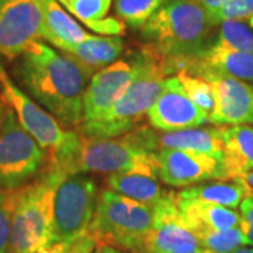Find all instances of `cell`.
<instances>
[{"mask_svg":"<svg viewBox=\"0 0 253 253\" xmlns=\"http://www.w3.org/2000/svg\"><path fill=\"white\" fill-rule=\"evenodd\" d=\"M16 72L37 103L61 124L81 128L83 97L91 78L72 58L37 41L20 56Z\"/></svg>","mask_w":253,"mask_h":253,"instance_id":"6da1fadb","label":"cell"},{"mask_svg":"<svg viewBox=\"0 0 253 253\" xmlns=\"http://www.w3.org/2000/svg\"><path fill=\"white\" fill-rule=\"evenodd\" d=\"M46 168L63 177L82 173L135 172L158 176L156 154L145 149L129 132L117 138H87L75 129L49 151Z\"/></svg>","mask_w":253,"mask_h":253,"instance_id":"7a4b0ae2","label":"cell"},{"mask_svg":"<svg viewBox=\"0 0 253 253\" xmlns=\"http://www.w3.org/2000/svg\"><path fill=\"white\" fill-rule=\"evenodd\" d=\"M135 55L138 66L131 84L100 121L79 129L83 136L109 139L124 135L139 126L161 96L166 76L173 73L168 59L148 44Z\"/></svg>","mask_w":253,"mask_h":253,"instance_id":"3957f363","label":"cell"},{"mask_svg":"<svg viewBox=\"0 0 253 253\" xmlns=\"http://www.w3.org/2000/svg\"><path fill=\"white\" fill-rule=\"evenodd\" d=\"M212 27L197 0H169L141 27V34L165 58L194 59L212 45Z\"/></svg>","mask_w":253,"mask_h":253,"instance_id":"277c9868","label":"cell"},{"mask_svg":"<svg viewBox=\"0 0 253 253\" xmlns=\"http://www.w3.org/2000/svg\"><path fill=\"white\" fill-rule=\"evenodd\" d=\"M155 222L154 204H144L113 190L101 191L89 234L97 246H114L128 253H146Z\"/></svg>","mask_w":253,"mask_h":253,"instance_id":"5b68a950","label":"cell"},{"mask_svg":"<svg viewBox=\"0 0 253 253\" xmlns=\"http://www.w3.org/2000/svg\"><path fill=\"white\" fill-rule=\"evenodd\" d=\"M62 179L45 166L36 180L20 189L7 253H38L52 244L55 191Z\"/></svg>","mask_w":253,"mask_h":253,"instance_id":"8992f818","label":"cell"},{"mask_svg":"<svg viewBox=\"0 0 253 253\" xmlns=\"http://www.w3.org/2000/svg\"><path fill=\"white\" fill-rule=\"evenodd\" d=\"M99 197L97 184L89 176L82 173L63 177L55 191L52 244L72 245L87 235Z\"/></svg>","mask_w":253,"mask_h":253,"instance_id":"52a82bcc","label":"cell"},{"mask_svg":"<svg viewBox=\"0 0 253 253\" xmlns=\"http://www.w3.org/2000/svg\"><path fill=\"white\" fill-rule=\"evenodd\" d=\"M48 156L9 109L0 128V190L20 189L45 169Z\"/></svg>","mask_w":253,"mask_h":253,"instance_id":"ba28073f","label":"cell"},{"mask_svg":"<svg viewBox=\"0 0 253 253\" xmlns=\"http://www.w3.org/2000/svg\"><path fill=\"white\" fill-rule=\"evenodd\" d=\"M45 0H0V54L16 59L42 38Z\"/></svg>","mask_w":253,"mask_h":253,"instance_id":"9c48e42d","label":"cell"},{"mask_svg":"<svg viewBox=\"0 0 253 253\" xmlns=\"http://www.w3.org/2000/svg\"><path fill=\"white\" fill-rule=\"evenodd\" d=\"M135 51L126 59L111 63L90 79L83 97V120L81 128L89 126L104 117L124 94L136 73ZM79 128V129H81Z\"/></svg>","mask_w":253,"mask_h":253,"instance_id":"30bf717a","label":"cell"},{"mask_svg":"<svg viewBox=\"0 0 253 253\" xmlns=\"http://www.w3.org/2000/svg\"><path fill=\"white\" fill-rule=\"evenodd\" d=\"M0 86L1 94L7 106L17 116L20 126L36 139L42 149L52 151L61 144L66 131H63L61 123L42 107L38 106L24 91H21L11 82L7 73L0 66Z\"/></svg>","mask_w":253,"mask_h":253,"instance_id":"8fae6325","label":"cell"},{"mask_svg":"<svg viewBox=\"0 0 253 253\" xmlns=\"http://www.w3.org/2000/svg\"><path fill=\"white\" fill-rule=\"evenodd\" d=\"M154 207L155 222L146 241V253L191 252L201 248L197 235L181 217L176 193H166Z\"/></svg>","mask_w":253,"mask_h":253,"instance_id":"7c38bea8","label":"cell"},{"mask_svg":"<svg viewBox=\"0 0 253 253\" xmlns=\"http://www.w3.org/2000/svg\"><path fill=\"white\" fill-rule=\"evenodd\" d=\"M158 177L173 187H186L210 179L228 180L222 161L212 156L179 149L156 152Z\"/></svg>","mask_w":253,"mask_h":253,"instance_id":"4fadbf2b","label":"cell"},{"mask_svg":"<svg viewBox=\"0 0 253 253\" xmlns=\"http://www.w3.org/2000/svg\"><path fill=\"white\" fill-rule=\"evenodd\" d=\"M148 118L149 124L161 131L196 128L210 121L207 113L189 99L176 76L166 79L163 91L149 110Z\"/></svg>","mask_w":253,"mask_h":253,"instance_id":"5bb4252c","label":"cell"},{"mask_svg":"<svg viewBox=\"0 0 253 253\" xmlns=\"http://www.w3.org/2000/svg\"><path fill=\"white\" fill-rule=\"evenodd\" d=\"M215 93V109L210 121L217 126H253V86L228 76L208 75Z\"/></svg>","mask_w":253,"mask_h":253,"instance_id":"9a60e30c","label":"cell"},{"mask_svg":"<svg viewBox=\"0 0 253 253\" xmlns=\"http://www.w3.org/2000/svg\"><path fill=\"white\" fill-rule=\"evenodd\" d=\"M184 71L199 78L219 75L253 83V52L231 51L211 45L203 55L189 59Z\"/></svg>","mask_w":253,"mask_h":253,"instance_id":"2e32d148","label":"cell"},{"mask_svg":"<svg viewBox=\"0 0 253 253\" xmlns=\"http://www.w3.org/2000/svg\"><path fill=\"white\" fill-rule=\"evenodd\" d=\"M156 151L159 149H179L194 154L208 155L222 161L224 144L221 136V126L212 128H184L176 131H163L162 134L152 132Z\"/></svg>","mask_w":253,"mask_h":253,"instance_id":"e0dca14e","label":"cell"},{"mask_svg":"<svg viewBox=\"0 0 253 253\" xmlns=\"http://www.w3.org/2000/svg\"><path fill=\"white\" fill-rule=\"evenodd\" d=\"M176 203L183 219L196 235L208 231H226L241 225V215L232 208L177 197Z\"/></svg>","mask_w":253,"mask_h":253,"instance_id":"ac0fdd59","label":"cell"},{"mask_svg":"<svg viewBox=\"0 0 253 253\" xmlns=\"http://www.w3.org/2000/svg\"><path fill=\"white\" fill-rule=\"evenodd\" d=\"M221 136L224 144L222 165L228 180H236L253 170V126H221Z\"/></svg>","mask_w":253,"mask_h":253,"instance_id":"d6986e66","label":"cell"},{"mask_svg":"<svg viewBox=\"0 0 253 253\" xmlns=\"http://www.w3.org/2000/svg\"><path fill=\"white\" fill-rule=\"evenodd\" d=\"M124 41L120 37L89 36L83 42L72 46L69 51L62 52L72 58L90 78L117 61L123 54Z\"/></svg>","mask_w":253,"mask_h":253,"instance_id":"ffe728a7","label":"cell"},{"mask_svg":"<svg viewBox=\"0 0 253 253\" xmlns=\"http://www.w3.org/2000/svg\"><path fill=\"white\" fill-rule=\"evenodd\" d=\"M87 34L79 23L72 18L59 4L58 0H45L42 38L59 51L66 52L72 46L83 42Z\"/></svg>","mask_w":253,"mask_h":253,"instance_id":"44dd1931","label":"cell"},{"mask_svg":"<svg viewBox=\"0 0 253 253\" xmlns=\"http://www.w3.org/2000/svg\"><path fill=\"white\" fill-rule=\"evenodd\" d=\"M110 190L144 204H155L166 194L156 176L135 172L113 173L107 177Z\"/></svg>","mask_w":253,"mask_h":253,"instance_id":"7402d4cb","label":"cell"},{"mask_svg":"<svg viewBox=\"0 0 253 253\" xmlns=\"http://www.w3.org/2000/svg\"><path fill=\"white\" fill-rule=\"evenodd\" d=\"M248 196V191L239 181H211L199 186H190L180 193H176L179 200L201 201L208 204H217L226 208H236Z\"/></svg>","mask_w":253,"mask_h":253,"instance_id":"603a6c76","label":"cell"},{"mask_svg":"<svg viewBox=\"0 0 253 253\" xmlns=\"http://www.w3.org/2000/svg\"><path fill=\"white\" fill-rule=\"evenodd\" d=\"M212 46L241 52H253L252 28L238 20L224 21L219 24V31Z\"/></svg>","mask_w":253,"mask_h":253,"instance_id":"cb8c5ba5","label":"cell"},{"mask_svg":"<svg viewBox=\"0 0 253 253\" xmlns=\"http://www.w3.org/2000/svg\"><path fill=\"white\" fill-rule=\"evenodd\" d=\"M169 0H116V13L129 27L141 28Z\"/></svg>","mask_w":253,"mask_h":253,"instance_id":"d4e9b609","label":"cell"},{"mask_svg":"<svg viewBox=\"0 0 253 253\" xmlns=\"http://www.w3.org/2000/svg\"><path fill=\"white\" fill-rule=\"evenodd\" d=\"M176 78L181 83L183 89L189 99L208 116L212 114L215 109V93L212 86L207 81L201 79L199 76L190 75L186 71H180L176 75Z\"/></svg>","mask_w":253,"mask_h":253,"instance_id":"484cf974","label":"cell"},{"mask_svg":"<svg viewBox=\"0 0 253 253\" xmlns=\"http://www.w3.org/2000/svg\"><path fill=\"white\" fill-rule=\"evenodd\" d=\"M201 248L215 253H232L245 245V238L241 228L226 231H208L197 235Z\"/></svg>","mask_w":253,"mask_h":253,"instance_id":"4316f807","label":"cell"},{"mask_svg":"<svg viewBox=\"0 0 253 253\" xmlns=\"http://www.w3.org/2000/svg\"><path fill=\"white\" fill-rule=\"evenodd\" d=\"M20 189L0 190V253L9 252L11 224L20 197Z\"/></svg>","mask_w":253,"mask_h":253,"instance_id":"83f0119b","label":"cell"},{"mask_svg":"<svg viewBox=\"0 0 253 253\" xmlns=\"http://www.w3.org/2000/svg\"><path fill=\"white\" fill-rule=\"evenodd\" d=\"M110 6L111 0H71L66 9L86 26H90L106 17Z\"/></svg>","mask_w":253,"mask_h":253,"instance_id":"f1b7e54d","label":"cell"},{"mask_svg":"<svg viewBox=\"0 0 253 253\" xmlns=\"http://www.w3.org/2000/svg\"><path fill=\"white\" fill-rule=\"evenodd\" d=\"M253 17V0H229L211 20L218 26L228 20H251Z\"/></svg>","mask_w":253,"mask_h":253,"instance_id":"f546056e","label":"cell"},{"mask_svg":"<svg viewBox=\"0 0 253 253\" xmlns=\"http://www.w3.org/2000/svg\"><path fill=\"white\" fill-rule=\"evenodd\" d=\"M241 231L244 234L245 245L253 246V194H249L241 203Z\"/></svg>","mask_w":253,"mask_h":253,"instance_id":"4dcf8cb0","label":"cell"},{"mask_svg":"<svg viewBox=\"0 0 253 253\" xmlns=\"http://www.w3.org/2000/svg\"><path fill=\"white\" fill-rule=\"evenodd\" d=\"M89 27L93 30V31H96V33H100V34H106V36H121V34H124V24L121 23V21H118L117 18H113V17H104L99 20V21H96V23H93L90 24Z\"/></svg>","mask_w":253,"mask_h":253,"instance_id":"1f68e13d","label":"cell"},{"mask_svg":"<svg viewBox=\"0 0 253 253\" xmlns=\"http://www.w3.org/2000/svg\"><path fill=\"white\" fill-rule=\"evenodd\" d=\"M96 246H97V244H96L94 238H91L90 235H86L71 245L68 253H91Z\"/></svg>","mask_w":253,"mask_h":253,"instance_id":"d6a6232c","label":"cell"},{"mask_svg":"<svg viewBox=\"0 0 253 253\" xmlns=\"http://www.w3.org/2000/svg\"><path fill=\"white\" fill-rule=\"evenodd\" d=\"M197 1L201 4V7L206 10V13L208 14L210 20H212L214 16L225 6L229 0H197ZM211 23H212V21H211Z\"/></svg>","mask_w":253,"mask_h":253,"instance_id":"836d02e7","label":"cell"},{"mask_svg":"<svg viewBox=\"0 0 253 253\" xmlns=\"http://www.w3.org/2000/svg\"><path fill=\"white\" fill-rule=\"evenodd\" d=\"M71 248V244H65V242H55V244L46 245L45 248H42L38 253H68Z\"/></svg>","mask_w":253,"mask_h":253,"instance_id":"e575fe53","label":"cell"},{"mask_svg":"<svg viewBox=\"0 0 253 253\" xmlns=\"http://www.w3.org/2000/svg\"><path fill=\"white\" fill-rule=\"evenodd\" d=\"M236 181H239L245 189H246L248 196H249V194H253V170L245 173L242 176H239V177L236 179Z\"/></svg>","mask_w":253,"mask_h":253,"instance_id":"d590c367","label":"cell"},{"mask_svg":"<svg viewBox=\"0 0 253 253\" xmlns=\"http://www.w3.org/2000/svg\"><path fill=\"white\" fill-rule=\"evenodd\" d=\"M9 106L6 103V100L3 97V94H0V128H1V124H3V120L6 117L7 111H9Z\"/></svg>","mask_w":253,"mask_h":253,"instance_id":"8d00e7d4","label":"cell"},{"mask_svg":"<svg viewBox=\"0 0 253 253\" xmlns=\"http://www.w3.org/2000/svg\"><path fill=\"white\" fill-rule=\"evenodd\" d=\"M101 253H128L126 251H120L114 246H101Z\"/></svg>","mask_w":253,"mask_h":253,"instance_id":"74e56055","label":"cell"},{"mask_svg":"<svg viewBox=\"0 0 253 253\" xmlns=\"http://www.w3.org/2000/svg\"><path fill=\"white\" fill-rule=\"evenodd\" d=\"M232 253H253V248H239Z\"/></svg>","mask_w":253,"mask_h":253,"instance_id":"f35d334b","label":"cell"},{"mask_svg":"<svg viewBox=\"0 0 253 253\" xmlns=\"http://www.w3.org/2000/svg\"><path fill=\"white\" fill-rule=\"evenodd\" d=\"M203 252V248H199V249H196V251H191V252H179V253H201Z\"/></svg>","mask_w":253,"mask_h":253,"instance_id":"ab89813d","label":"cell"},{"mask_svg":"<svg viewBox=\"0 0 253 253\" xmlns=\"http://www.w3.org/2000/svg\"><path fill=\"white\" fill-rule=\"evenodd\" d=\"M58 1H59V3H61L62 6H65V7L68 6V0H58Z\"/></svg>","mask_w":253,"mask_h":253,"instance_id":"60d3db41","label":"cell"},{"mask_svg":"<svg viewBox=\"0 0 253 253\" xmlns=\"http://www.w3.org/2000/svg\"><path fill=\"white\" fill-rule=\"evenodd\" d=\"M93 253H101V248H100V246H97V248H96V251H94Z\"/></svg>","mask_w":253,"mask_h":253,"instance_id":"b9f144b4","label":"cell"},{"mask_svg":"<svg viewBox=\"0 0 253 253\" xmlns=\"http://www.w3.org/2000/svg\"><path fill=\"white\" fill-rule=\"evenodd\" d=\"M249 27L253 28V17L251 18V20H249Z\"/></svg>","mask_w":253,"mask_h":253,"instance_id":"7bdbcfd3","label":"cell"},{"mask_svg":"<svg viewBox=\"0 0 253 253\" xmlns=\"http://www.w3.org/2000/svg\"><path fill=\"white\" fill-rule=\"evenodd\" d=\"M69 1H71V0H68V3H69ZM66 7H68V6H66Z\"/></svg>","mask_w":253,"mask_h":253,"instance_id":"ee69618b","label":"cell"},{"mask_svg":"<svg viewBox=\"0 0 253 253\" xmlns=\"http://www.w3.org/2000/svg\"><path fill=\"white\" fill-rule=\"evenodd\" d=\"M0 66H1V65H0Z\"/></svg>","mask_w":253,"mask_h":253,"instance_id":"f6af8a7d","label":"cell"}]
</instances>
